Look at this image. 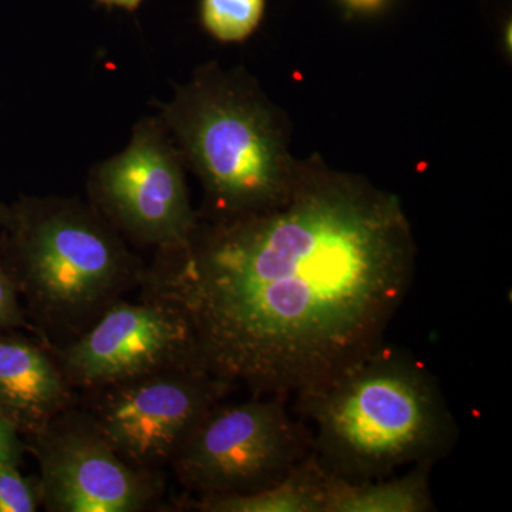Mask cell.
Instances as JSON below:
<instances>
[{
  "label": "cell",
  "mask_w": 512,
  "mask_h": 512,
  "mask_svg": "<svg viewBox=\"0 0 512 512\" xmlns=\"http://www.w3.org/2000/svg\"><path fill=\"white\" fill-rule=\"evenodd\" d=\"M52 349L79 393L165 370H207L187 316L151 296L120 299L79 338Z\"/></svg>",
  "instance_id": "cell-9"
},
{
  "label": "cell",
  "mask_w": 512,
  "mask_h": 512,
  "mask_svg": "<svg viewBox=\"0 0 512 512\" xmlns=\"http://www.w3.org/2000/svg\"><path fill=\"white\" fill-rule=\"evenodd\" d=\"M431 464L412 466L402 476L349 481L326 471L322 512H430Z\"/></svg>",
  "instance_id": "cell-11"
},
{
  "label": "cell",
  "mask_w": 512,
  "mask_h": 512,
  "mask_svg": "<svg viewBox=\"0 0 512 512\" xmlns=\"http://www.w3.org/2000/svg\"><path fill=\"white\" fill-rule=\"evenodd\" d=\"M416 259L397 195L312 157L284 204L154 252L140 292L187 316L211 375L289 399L383 345Z\"/></svg>",
  "instance_id": "cell-1"
},
{
  "label": "cell",
  "mask_w": 512,
  "mask_h": 512,
  "mask_svg": "<svg viewBox=\"0 0 512 512\" xmlns=\"http://www.w3.org/2000/svg\"><path fill=\"white\" fill-rule=\"evenodd\" d=\"M26 444L19 431L0 410V463L22 466Z\"/></svg>",
  "instance_id": "cell-16"
},
{
  "label": "cell",
  "mask_w": 512,
  "mask_h": 512,
  "mask_svg": "<svg viewBox=\"0 0 512 512\" xmlns=\"http://www.w3.org/2000/svg\"><path fill=\"white\" fill-rule=\"evenodd\" d=\"M104 6H110V8H120L128 10V12H134V10L140 8L143 0H97Z\"/></svg>",
  "instance_id": "cell-17"
},
{
  "label": "cell",
  "mask_w": 512,
  "mask_h": 512,
  "mask_svg": "<svg viewBox=\"0 0 512 512\" xmlns=\"http://www.w3.org/2000/svg\"><path fill=\"white\" fill-rule=\"evenodd\" d=\"M0 229L3 264L33 335L50 348L79 338L143 282V259L79 198L20 197Z\"/></svg>",
  "instance_id": "cell-3"
},
{
  "label": "cell",
  "mask_w": 512,
  "mask_h": 512,
  "mask_svg": "<svg viewBox=\"0 0 512 512\" xmlns=\"http://www.w3.org/2000/svg\"><path fill=\"white\" fill-rule=\"evenodd\" d=\"M42 508L37 476H23L15 464L0 463V512H36Z\"/></svg>",
  "instance_id": "cell-14"
},
{
  "label": "cell",
  "mask_w": 512,
  "mask_h": 512,
  "mask_svg": "<svg viewBox=\"0 0 512 512\" xmlns=\"http://www.w3.org/2000/svg\"><path fill=\"white\" fill-rule=\"evenodd\" d=\"M232 384L204 369H174L80 393L104 439L130 466L163 471Z\"/></svg>",
  "instance_id": "cell-7"
},
{
  "label": "cell",
  "mask_w": 512,
  "mask_h": 512,
  "mask_svg": "<svg viewBox=\"0 0 512 512\" xmlns=\"http://www.w3.org/2000/svg\"><path fill=\"white\" fill-rule=\"evenodd\" d=\"M183 157L160 117L138 121L127 147L94 165L87 202L128 244L177 247L198 224Z\"/></svg>",
  "instance_id": "cell-6"
},
{
  "label": "cell",
  "mask_w": 512,
  "mask_h": 512,
  "mask_svg": "<svg viewBox=\"0 0 512 512\" xmlns=\"http://www.w3.org/2000/svg\"><path fill=\"white\" fill-rule=\"evenodd\" d=\"M39 466L42 508L49 512H143L160 504L163 471L130 466L84 407L55 417L25 439Z\"/></svg>",
  "instance_id": "cell-8"
},
{
  "label": "cell",
  "mask_w": 512,
  "mask_h": 512,
  "mask_svg": "<svg viewBox=\"0 0 512 512\" xmlns=\"http://www.w3.org/2000/svg\"><path fill=\"white\" fill-rule=\"evenodd\" d=\"M158 117L200 180L202 220L272 210L298 184L303 161L289 150L288 121L245 70L205 64Z\"/></svg>",
  "instance_id": "cell-4"
},
{
  "label": "cell",
  "mask_w": 512,
  "mask_h": 512,
  "mask_svg": "<svg viewBox=\"0 0 512 512\" xmlns=\"http://www.w3.org/2000/svg\"><path fill=\"white\" fill-rule=\"evenodd\" d=\"M9 218V205H6L5 202L0 201V228L5 227L6 222H8Z\"/></svg>",
  "instance_id": "cell-18"
},
{
  "label": "cell",
  "mask_w": 512,
  "mask_h": 512,
  "mask_svg": "<svg viewBox=\"0 0 512 512\" xmlns=\"http://www.w3.org/2000/svg\"><path fill=\"white\" fill-rule=\"evenodd\" d=\"M326 471L313 451L279 483L248 494L181 498V510L200 512H322Z\"/></svg>",
  "instance_id": "cell-12"
},
{
  "label": "cell",
  "mask_w": 512,
  "mask_h": 512,
  "mask_svg": "<svg viewBox=\"0 0 512 512\" xmlns=\"http://www.w3.org/2000/svg\"><path fill=\"white\" fill-rule=\"evenodd\" d=\"M9 329L26 330L33 335L32 325L26 316L25 308L8 269L3 264L2 252H0V330Z\"/></svg>",
  "instance_id": "cell-15"
},
{
  "label": "cell",
  "mask_w": 512,
  "mask_h": 512,
  "mask_svg": "<svg viewBox=\"0 0 512 512\" xmlns=\"http://www.w3.org/2000/svg\"><path fill=\"white\" fill-rule=\"evenodd\" d=\"M286 403L281 396L218 403L175 454V477L195 497L248 494L279 483L313 451L312 431Z\"/></svg>",
  "instance_id": "cell-5"
},
{
  "label": "cell",
  "mask_w": 512,
  "mask_h": 512,
  "mask_svg": "<svg viewBox=\"0 0 512 512\" xmlns=\"http://www.w3.org/2000/svg\"><path fill=\"white\" fill-rule=\"evenodd\" d=\"M296 413L312 421L320 466L349 481L434 466L460 437L429 367L386 343L325 386L296 396Z\"/></svg>",
  "instance_id": "cell-2"
},
{
  "label": "cell",
  "mask_w": 512,
  "mask_h": 512,
  "mask_svg": "<svg viewBox=\"0 0 512 512\" xmlns=\"http://www.w3.org/2000/svg\"><path fill=\"white\" fill-rule=\"evenodd\" d=\"M266 0H201V22L222 43L247 40L264 18Z\"/></svg>",
  "instance_id": "cell-13"
},
{
  "label": "cell",
  "mask_w": 512,
  "mask_h": 512,
  "mask_svg": "<svg viewBox=\"0 0 512 512\" xmlns=\"http://www.w3.org/2000/svg\"><path fill=\"white\" fill-rule=\"evenodd\" d=\"M79 403L50 346L26 330H0V410L23 440Z\"/></svg>",
  "instance_id": "cell-10"
}]
</instances>
